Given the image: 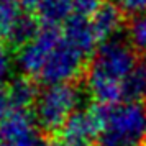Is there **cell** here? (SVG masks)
Segmentation results:
<instances>
[{
    "label": "cell",
    "mask_w": 146,
    "mask_h": 146,
    "mask_svg": "<svg viewBox=\"0 0 146 146\" xmlns=\"http://www.w3.org/2000/svg\"><path fill=\"white\" fill-rule=\"evenodd\" d=\"M118 7L123 13H128L131 17L146 12V0H118Z\"/></svg>",
    "instance_id": "cell-16"
},
{
    "label": "cell",
    "mask_w": 146,
    "mask_h": 146,
    "mask_svg": "<svg viewBox=\"0 0 146 146\" xmlns=\"http://www.w3.org/2000/svg\"><path fill=\"white\" fill-rule=\"evenodd\" d=\"M43 0H20V5L27 10H36Z\"/></svg>",
    "instance_id": "cell-20"
},
{
    "label": "cell",
    "mask_w": 146,
    "mask_h": 146,
    "mask_svg": "<svg viewBox=\"0 0 146 146\" xmlns=\"http://www.w3.org/2000/svg\"><path fill=\"white\" fill-rule=\"evenodd\" d=\"M135 49L121 40L105 41L87 67V90L99 105H115L125 99V84L136 67Z\"/></svg>",
    "instance_id": "cell-1"
},
{
    "label": "cell",
    "mask_w": 146,
    "mask_h": 146,
    "mask_svg": "<svg viewBox=\"0 0 146 146\" xmlns=\"http://www.w3.org/2000/svg\"><path fill=\"white\" fill-rule=\"evenodd\" d=\"M38 33L40 31H38L36 20L31 18V17H28V15L21 13V17L8 30V33L5 35V38L12 44H17V46L21 48V46H25L27 43H30Z\"/></svg>",
    "instance_id": "cell-12"
},
{
    "label": "cell",
    "mask_w": 146,
    "mask_h": 146,
    "mask_svg": "<svg viewBox=\"0 0 146 146\" xmlns=\"http://www.w3.org/2000/svg\"><path fill=\"white\" fill-rule=\"evenodd\" d=\"M128 40L135 51L146 54V12L131 18L128 25Z\"/></svg>",
    "instance_id": "cell-14"
},
{
    "label": "cell",
    "mask_w": 146,
    "mask_h": 146,
    "mask_svg": "<svg viewBox=\"0 0 146 146\" xmlns=\"http://www.w3.org/2000/svg\"><path fill=\"white\" fill-rule=\"evenodd\" d=\"M99 138V118L95 107L77 110L59 130L58 146H95Z\"/></svg>",
    "instance_id": "cell-6"
},
{
    "label": "cell",
    "mask_w": 146,
    "mask_h": 146,
    "mask_svg": "<svg viewBox=\"0 0 146 146\" xmlns=\"http://www.w3.org/2000/svg\"><path fill=\"white\" fill-rule=\"evenodd\" d=\"M7 97H8V104L13 108L25 110L28 105L36 102L38 94H36V89H35L31 80L20 77V79H15L10 82L7 90Z\"/></svg>",
    "instance_id": "cell-11"
},
{
    "label": "cell",
    "mask_w": 146,
    "mask_h": 146,
    "mask_svg": "<svg viewBox=\"0 0 146 146\" xmlns=\"http://www.w3.org/2000/svg\"><path fill=\"white\" fill-rule=\"evenodd\" d=\"M40 133L36 120L21 108H12L0 118V145L3 146H38Z\"/></svg>",
    "instance_id": "cell-5"
},
{
    "label": "cell",
    "mask_w": 146,
    "mask_h": 146,
    "mask_svg": "<svg viewBox=\"0 0 146 146\" xmlns=\"http://www.w3.org/2000/svg\"><path fill=\"white\" fill-rule=\"evenodd\" d=\"M95 112L99 118V146L146 145V105L139 100L99 105Z\"/></svg>",
    "instance_id": "cell-2"
},
{
    "label": "cell",
    "mask_w": 146,
    "mask_h": 146,
    "mask_svg": "<svg viewBox=\"0 0 146 146\" xmlns=\"http://www.w3.org/2000/svg\"><path fill=\"white\" fill-rule=\"evenodd\" d=\"M102 2H104V0H76V5H77L79 13L87 15V13H92Z\"/></svg>",
    "instance_id": "cell-18"
},
{
    "label": "cell",
    "mask_w": 146,
    "mask_h": 146,
    "mask_svg": "<svg viewBox=\"0 0 146 146\" xmlns=\"http://www.w3.org/2000/svg\"><path fill=\"white\" fill-rule=\"evenodd\" d=\"M146 95V56L139 61L125 84V97L128 100H139Z\"/></svg>",
    "instance_id": "cell-13"
},
{
    "label": "cell",
    "mask_w": 146,
    "mask_h": 146,
    "mask_svg": "<svg viewBox=\"0 0 146 146\" xmlns=\"http://www.w3.org/2000/svg\"><path fill=\"white\" fill-rule=\"evenodd\" d=\"M62 35L69 41H72L79 49H82L87 56L94 51V48H95L97 41H99L95 33H94L90 20L87 18V15H82V13L74 15L72 18L67 21L64 25Z\"/></svg>",
    "instance_id": "cell-10"
},
{
    "label": "cell",
    "mask_w": 146,
    "mask_h": 146,
    "mask_svg": "<svg viewBox=\"0 0 146 146\" xmlns=\"http://www.w3.org/2000/svg\"><path fill=\"white\" fill-rule=\"evenodd\" d=\"M0 146H3V145H0Z\"/></svg>",
    "instance_id": "cell-22"
},
{
    "label": "cell",
    "mask_w": 146,
    "mask_h": 146,
    "mask_svg": "<svg viewBox=\"0 0 146 146\" xmlns=\"http://www.w3.org/2000/svg\"><path fill=\"white\" fill-rule=\"evenodd\" d=\"M80 100V90L72 84L48 86L35 102V120L46 131H59L77 112Z\"/></svg>",
    "instance_id": "cell-3"
},
{
    "label": "cell",
    "mask_w": 146,
    "mask_h": 146,
    "mask_svg": "<svg viewBox=\"0 0 146 146\" xmlns=\"http://www.w3.org/2000/svg\"><path fill=\"white\" fill-rule=\"evenodd\" d=\"M86 58L87 54L82 49H79L64 35H59L38 79L43 80L46 86L71 84L80 76L86 64Z\"/></svg>",
    "instance_id": "cell-4"
},
{
    "label": "cell",
    "mask_w": 146,
    "mask_h": 146,
    "mask_svg": "<svg viewBox=\"0 0 146 146\" xmlns=\"http://www.w3.org/2000/svg\"><path fill=\"white\" fill-rule=\"evenodd\" d=\"M59 35L58 28H44L40 31L30 43L20 48L17 56L18 67L28 76L38 77Z\"/></svg>",
    "instance_id": "cell-7"
},
{
    "label": "cell",
    "mask_w": 146,
    "mask_h": 146,
    "mask_svg": "<svg viewBox=\"0 0 146 146\" xmlns=\"http://www.w3.org/2000/svg\"><path fill=\"white\" fill-rule=\"evenodd\" d=\"M90 25L99 41L115 40L117 33L123 25V12L117 3L102 2L90 13Z\"/></svg>",
    "instance_id": "cell-8"
},
{
    "label": "cell",
    "mask_w": 146,
    "mask_h": 146,
    "mask_svg": "<svg viewBox=\"0 0 146 146\" xmlns=\"http://www.w3.org/2000/svg\"><path fill=\"white\" fill-rule=\"evenodd\" d=\"M21 17L20 0H0V35L8 33L15 21Z\"/></svg>",
    "instance_id": "cell-15"
},
{
    "label": "cell",
    "mask_w": 146,
    "mask_h": 146,
    "mask_svg": "<svg viewBox=\"0 0 146 146\" xmlns=\"http://www.w3.org/2000/svg\"><path fill=\"white\" fill-rule=\"evenodd\" d=\"M10 105L8 104V97H7V90H3L0 87V118L3 117V113L7 112V107Z\"/></svg>",
    "instance_id": "cell-19"
},
{
    "label": "cell",
    "mask_w": 146,
    "mask_h": 146,
    "mask_svg": "<svg viewBox=\"0 0 146 146\" xmlns=\"http://www.w3.org/2000/svg\"><path fill=\"white\" fill-rule=\"evenodd\" d=\"M38 146H58V145H53V143H40Z\"/></svg>",
    "instance_id": "cell-21"
},
{
    "label": "cell",
    "mask_w": 146,
    "mask_h": 146,
    "mask_svg": "<svg viewBox=\"0 0 146 146\" xmlns=\"http://www.w3.org/2000/svg\"><path fill=\"white\" fill-rule=\"evenodd\" d=\"M76 10V0H43L36 8V15L44 28H58L66 25Z\"/></svg>",
    "instance_id": "cell-9"
},
{
    "label": "cell",
    "mask_w": 146,
    "mask_h": 146,
    "mask_svg": "<svg viewBox=\"0 0 146 146\" xmlns=\"http://www.w3.org/2000/svg\"><path fill=\"white\" fill-rule=\"evenodd\" d=\"M13 67H15V61L12 59V56L7 51L0 49V84L10 79V76L13 72Z\"/></svg>",
    "instance_id": "cell-17"
}]
</instances>
